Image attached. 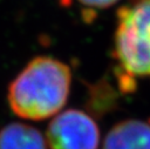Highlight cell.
<instances>
[{
  "instance_id": "obj_5",
  "label": "cell",
  "mask_w": 150,
  "mask_h": 149,
  "mask_svg": "<svg viewBox=\"0 0 150 149\" xmlns=\"http://www.w3.org/2000/svg\"><path fill=\"white\" fill-rule=\"evenodd\" d=\"M0 149H47V143L36 128L13 122L0 129Z\"/></svg>"
},
{
  "instance_id": "obj_2",
  "label": "cell",
  "mask_w": 150,
  "mask_h": 149,
  "mask_svg": "<svg viewBox=\"0 0 150 149\" xmlns=\"http://www.w3.org/2000/svg\"><path fill=\"white\" fill-rule=\"evenodd\" d=\"M114 59L122 88L135 77L150 76V0H131L117 11Z\"/></svg>"
},
{
  "instance_id": "obj_4",
  "label": "cell",
  "mask_w": 150,
  "mask_h": 149,
  "mask_svg": "<svg viewBox=\"0 0 150 149\" xmlns=\"http://www.w3.org/2000/svg\"><path fill=\"white\" fill-rule=\"evenodd\" d=\"M102 149H150V122L129 118L105 135Z\"/></svg>"
},
{
  "instance_id": "obj_1",
  "label": "cell",
  "mask_w": 150,
  "mask_h": 149,
  "mask_svg": "<svg viewBox=\"0 0 150 149\" xmlns=\"http://www.w3.org/2000/svg\"><path fill=\"white\" fill-rule=\"evenodd\" d=\"M71 83L70 68L50 56H36L8 87L12 111L25 120L54 117L67 103Z\"/></svg>"
},
{
  "instance_id": "obj_6",
  "label": "cell",
  "mask_w": 150,
  "mask_h": 149,
  "mask_svg": "<svg viewBox=\"0 0 150 149\" xmlns=\"http://www.w3.org/2000/svg\"><path fill=\"white\" fill-rule=\"evenodd\" d=\"M77 1L84 7H89L94 9H102V8H107V7L115 5L118 0H77Z\"/></svg>"
},
{
  "instance_id": "obj_3",
  "label": "cell",
  "mask_w": 150,
  "mask_h": 149,
  "mask_svg": "<svg viewBox=\"0 0 150 149\" xmlns=\"http://www.w3.org/2000/svg\"><path fill=\"white\" fill-rule=\"evenodd\" d=\"M46 138L50 149H98L100 129L87 113L67 109L49 122Z\"/></svg>"
}]
</instances>
